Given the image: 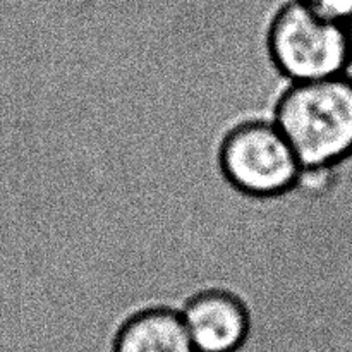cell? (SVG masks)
<instances>
[{"label": "cell", "instance_id": "cell-1", "mask_svg": "<svg viewBox=\"0 0 352 352\" xmlns=\"http://www.w3.org/2000/svg\"><path fill=\"white\" fill-rule=\"evenodd\" d=\"M272 119L291 143L302 174L333 170L352 157V74L289 82Z\"/></svg>", "mask_w": 352, "mask_h": 352}, {"label": "cell", "instance_id": "cell-2", "mask_svg": "<svg viewBox=\"0 0 352 352\" xmlns=\"http://www.w3.org/2000/svg\"><path fill=\"white\" fill-rule=\"evenodd\" d=\"M270 62L289 82L346 74L352 62V31L318 16L302 0L275 10L263 31Z\"/></svg>", "mask_w": 352, "mask_h": 352}, {"label": "cell", "instance_id": "cell-3", "mask_svg": "<svg viewBox=\"0 0 352 352\" xmlns=\"http://www.w3.org/2000/svg\"><path fill=\"white\" fill-rule=\"evenodd\" d=\"M219 167L237 192L256 199L280 198L299 189L302 167L274 119H248L223 134Z\"/></svg>", "mask_w": 352, "mask_h": 352}, {"label": "cell", "instance_id": "cell-4", "mask_svg": "<svg viewBox=\"0 0 352 352\" xmlns=\"http://www.w3.org/2000/svg\"><path fill=\"white\" fill-rule=\"evenodd\" d=\"M181 315L198 352H237L254 327L253 313L244 299L220 287L192 294Z\"/></svg>", "mask_w": 352, "mask_h": 352}, {"label": "cell", "instance_id": "cell-5", "mask_svg": "<svg viewBox=\"0 0 352 352\" xmlns=\"http://www.w3.org/2000/svg\"><path fill=\"white\" fill-rule=\"evenodd\" d=\"M113 352H198L181 309L144 306L124 316L113 329Z\"/></svg>", "mask_w": 352, "mask_h": 352}, {"label": "cell", "instance_id": "cell-6", "mask_svg": "<svg viewBox=\"0 0 352 352\" xmlns=\"http://www.w3.org/2000/svg\"><path fill=\"white\" fill-rule=\"evenodd\" d=\"M318 16L352 31V0H302Z\"/></svg>", "mask_w": 352, "mask_h": 352}]
</instances>
